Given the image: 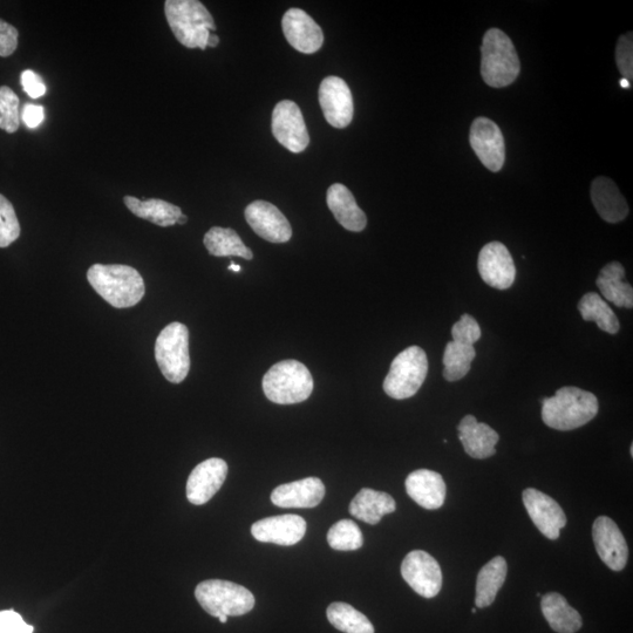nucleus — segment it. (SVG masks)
Here are the masks:
<instances>
[{"label": "nucleus", "instance_id": "obj_27", "mask_svg": "<svg viewBox=\"0 0 633 633\" xmlns=\"http://www.w3.org/2000/svg\"><path fill=\"white\" fill-rule=\"evenodd\" d=\"M541 608L550 628L558 633H575L582 628L581 615L557 592L544 595Z\"/></svg>", "mask_w": 633, "mask_h": 633}, {"label": "nucleus", "instance_id": "obj_32", "mask_svg": "<svg viewBox=\"0 0 633 633\" xmlns=\"http://www.w3.org/2000/svg\"><path fill=\"white\" fill-rule=\"evenodd\" d=\"M329 622L339 631L345 633H374V626L362 612L350 604L332 603L326 611Z\"/></svg>", "mask_w": 633, "mask_h": 633}, {"label": "nucleus", "instance_id": "obj_2", "mask_svg": "<svg viewBox=\"0 0 633 633\" xmlns=\"http://www.w3.org/2000/svg\"><path fill=\"white\" fill-rule=\"evenodd\" d=\"M600 410L595 394L578 389L562 387L554 397L542 401V420L557 431H573L587 425Z\"/></svg>", "mask_w": 633, "mask_h": 633}, {"label": "nucleus", "instance_id": "obj_7", "mask_svg": "<svg viewBox=\"0 0 633 633\" xmlns=\"http://www.w3.org/2000/svg\"><path fill=\"white\" fill-rule=\"evenodd\" d=\"M428 373L426 352L419 346H411L394 358L384 381L387 396L404 400L418 393Z\"/></svg>", "mask_w": 633, "mask_h": 633}, {"label": "nucleus", "instance_id": "obj_12", "mask_svg": "<svg viewBox=\"0 0 633 633\" xmlns=\"http://www.w3.org/2000/svg\"><path fill=\"white\" fill-rule=\"evenodd\" d=\"M478 269L483 282L494 289L507 290L515 282L516 267L505 244L490 242L482 248Z\"/></svg>", "mask_w": 633, "mask_h": 633}, {"label": "nucleus", "instance_id": "obj_28", "mask_svg": "<svg viewBox=\"0 0 633 633\" xmlns=\"http://www.w3.org/2000/svg\"><path fill=\"white\" fill-rule=\"evenodd\" d=\"M508 574L507 561L502 556L494 557L480 570L476 581V608L483 609L492 605L498 596Z\"/></svg>", "mask_w": 633, "mask_h": 633}, {"label": "nucleus", "instance_id": "obj_15", "mask_svg": "<svg viewBox=\"0 0 633 633\" xmlns=\"http://www.w3.org/2000/svg\"><path fill=\"white\" fill-rule=\"evenodd\" d=\"M245 220L251 229L271 243L289 242L292 237L290 223L274 204L255 201L245 209Z\"/></svg>", "mask_w": 633, "mask_h": 633}, {"label": "nucleus", "instance_id": "obj_23", "mask_svg": "<svg viewBox=\"0 0 633 633\" xmlns=\"http://www.w3.org/2000/svg\"><path fill=\"white\" fill-rule=\"evenodd\" d=\"M591 201L605 222L618 223L629 215V206L616 183L604 176L592 182Z\"/></svg>", "mask_w": 633, "mask_h": 633}, {"label": "nucleus", "instance_id": "obj_39", "mask_svg": "<svg viewBox=\"0 0 633 633\" xmlns=\"http://www.w3.org/2000/svg\"><path fill=\"white\" fill-rule=\"evenodd\" d=\"M32 625L13 610L0 611V633H33Z\"/></svg>", "mask_w": 633, "mask_h": 633}, {"label": "nucleus", "instance_id": "obj_29", "mask_svg": "<svg viewBox=\"0 0 633 633\" xmlns=\"http://www.w3.org/2000/svg\"><path fill=\"white\" fill-rule=\"evenodd\" d=\"M124 202L135 216L160 227L174 226L182 215L180 207L159 199L141 201L134 196H125Z\"/></svg>", "mask_w": 633, "mask_h": 633}, {"label": "nucleus", "instance_id": "obj_5", "mask_svg": "<svg viewBox=\"0 0 633 633\" xmlns=\"http://www.w3.org/2000/svg\"><path fill=\"white\" fill-rule=\"evenodd\" d=\"M308 367L297 360H283L271 367L263 378V391L272 403L294 405L308 400L313 391Z\"/></svg>", "mask_w": 633, "mask_h": 633}, {"label": "nucleus", "instance_id": "obj_17", "mask_svg": "<svg viewBox=\"0 0 633 633\" xmlns=\"http://www.w3.org/2000/svg\"><path fill=\"white\" fill-rule=\"evenodd\" d=\"M228 475L227 462L211 458L193 469L187 482V499L195 506L206 505L223 486Z\"/></svg>", "mask_w": 633, "mask_h": 633}, {"label": "nucleus", "instance_id": "obj_33", "mask_svg": "<svg viewBox=\"0 0 633 633\" xmlns=\"http://www.w3.org/2000/svg\"><path fill=\"white\" fill-rule=\"evenodd\" d=\"M476 356L474 346L449 342L444 353V378L447 381H458L465 378Z\"/></svg>", "mask_w": 633, "mask_h": 633}, {"label": "nucleus", "instance_id": "obj_35", "mask_svg": "<svg viewBox=\"0 0 633 633\" xmlns=\"http://www.w3.org/2000/svg\"><path fill=\"white\" fill-rule=\"evenodd\" d=\"M20 127L19 98L8 86L0 87V129L10 134Z\"/></svg>", "mask_w": 633, "mask_h": 633}, {"label": "nucleus", "instance_id": "obj_22", "mask_svg": "<svg viewBox=\"0 0 633 633\" xmlns=\"http://www.w3.org/2000/svg\"><path fill=\"white\" fill-rule=\"evenodd\" d=\"M459 439L465 452L473 459H488L495 455L496 445L500 440L498 432L473 415H466L458 426Z\"/></svg>", "mask_w": 633, "mask_h": 633}, {"label": "nucleus", "instance_id": "obj_44", "mask_svg": "<svg viewBox=\"0 0 633 633\" xmlns=\"http://www.w3.org/2000/svg\"><path fill=\"white\" fill-rule=\"evenodd\" d=\"M187 221H188V217H187L186 215H183V214H182V215L180 216V219H179V220H178V222H176V223H178V224H186V223H187Z\"/></svg>", "mask_w": 633, "mask_h": 633}, {"label": "nucleus", "instance_id": "obj_34", "mask_svg": "<svg viewBox=\"0 0 633 633\" xmlns=\"http://www.w3.org/2000/svg\"><path fill=\"white\" fill-rule=\"evenodd\" d=\"M328 542L332 549L353 551L363 547L364 537L357 523L351 520H342L330 528Z\"/></svg>", "mask_w": 633, "mask_h": 633}, {"label": "nucleus", "instance_id": "obj_48", "mask_svg": "<svg viewBox=\"0 0 633 633\" xmlns=\"http://www.w3.org/2000/svg\"><path fill=\"white\" fill-rule=\"evenodd\" d=\"M472 612H473V614H476V608H474V609L472 610Z\"/></svg>", "mask_w": 633, "mask_h": 633}, {"label": "nucleus", "instance_id": "obj_46", "mask_svg": "<svg viewBox=\"0 0 633 633\" xmlns=\"http://www.w3.org/2000/svg\"><path fill=\"white\" fill-rule=\"evenodd\" d=\"M229 269L233 270L235 272H240L241 271L240 265H237V264H234V263L230 265Z\"/></svg>", "mask_w": 633, "mask_h": 633}, {"label": "nucleus", "instance_id": "obj_16", "mask_svg": "<svg viewBox=\"0 0 633 633\" xmlns=\"http://www.w3.org/2000/svg\"><path fill=\"white\" fill-rule=\"evenodd\" d=\"M595 547L598 556L614 571H622L629 558V548L625 537L614 520L608 516H600L592 527Z\"/></svg>", "mask_w": 633, "mask_h": 633}, {"label": "nucleus", "instance_id": "obj_42", "mask_svg": "<svg viewBox=\"0 0 633 633\" xmlns=\"http://www.w3.org/2000/svg\"><path fill=\"white\" fill-rule=\"evenodd\" d=\"M45 118L44 107L25 104L22 113H20V120H23L27 128H37L43 124Z\"/></svg>", "mask_w": 633, "mask_h": 633}, {"label": "nucleus", "instance_id": "obj_10", "mask_svg": "<svg viewBox=\"0 0 633 633\" xmlns=\"http://www.w3.org/2000/svg\"><path fill=\"white\" fill-rule=\"evenodd\" d=\"M401 575L417 594L425 598L437 596L442 588L439 563L426 551H411L401 564Z\"/></svg>", "mask_w": 633, "mask_h": 633}, {"label": "nucleus", "instance_id": "obj_6", "mask_svg": "<svg viewBox=\"0 0 633 633\" xmlns=\"http://www.w3.org/2000/svg\"><path fill=\"white\" fill-rule=\"evenodd\" d=\"M195 597L202 609L216 618L222 615L243 616L255 607L251 591L229 581H204L197 585Z\"/></svg>", "mask_w": 633, "mask_h": 633}, {"label": "nucleus", "instance_id": "obj_31", "mask_svg": "<svg viewBox=\"0 0 633 633\" xmlns=\"http://www.w3.org/2000/svg\"><path fill=\"white\" fill-rule=\"evenodd\" d=\"M578 310L585 322H595L598 328L610 335H616L621 330L616 313L596 292L584 295L578 303Z\"/></svg>", "mask_w": 633, "mask_h": 633}, {"label": "nucleus", "instance_id": "obj_11", "mask_svg": "<svg viewBox=\"0 0 633 633\" xmlns=\"http://www.w3.org/2000/svg\"><path fill=\"white\" fill-rule=\"evenodd\" d=\"M469 142L483 166L490 172H500L506 161V145L500 127L493 120H474Z\"/></svg>", "mask_w": 633, "mask_h": 633}, {"label": "nucleus", "instance_id": "obj_25", "mask_svg": "<svg viewBox=\"0 0 633 633\" xmlns=\"http://www.w3.org/2000/svg\"><path fill=\"white\" fill-rule=\"evenodd\" d=\"M396 501L390 494L364 488L355 496L350 505V514L366 523L378 524L387 514L396 512Z\"/></svg>", "mask_w": 633, "mask_h": 633}, {"label": "nucleus", "instance_id": "obj_40", "mask_svg": "<svg viewBox=\"0 0 633 633\" xmlns=\"http://www.w3.org/2000/svg\"><path fill=\"white\" fill-rule=\"evenodd\" d=\"M19 32L15 26L0 19V57L12 56L18 47Z\"/></svg>", "mask_w": 633, "mask_h": 633}, {"label": "nucleus", "instance_id": "obj_43", "mask_svg": "<svg viewBox=\"0 0 633 633\" xmlns=\"http://www.w3.org/2000/svg\"><path fill=\"white\" fill-rule=\"evenodd\" d=\"M220 44V38L215 33H210L208 38V46L209 47H217Z\"/></svg>", "mask_w": 633, "mask_h": 633}, {"label": "nucleus", "instance_id": "obj_41", "mask_svg": "<svg viewBox=\"0 0 633 633\" xmlns=\"http://www.w3.org/2000/svg\"><path fill=\"white\" fill-rule=\"evenodd\" d=\"M22 86L27 95L32 99H39L44 97L46 93V86L39 74L31 70H26L22 73Z\"/></svg>", "mask_w": 633, "mask_h": 633}, {"label": "nucleus", "instance_id": "obj_21", "mask_svg": "<svg viewBox=\"0 0 633 633\" xmlns=\"http://www.w3.org/2000/svg\"><path fill=\"white\" fill-rule=\"evenodd\" d=\"M406 492L418 505L425 509H439L446 499V483L442 476L428 469H419L407 476Z\"/></svg>", "mask_w": 633, "mask_h": 633}, {"label": "nucleus", "instance_id": "obj_47", "mask_svg": "<svg viewBox=\"0 0 633 633\" xmlns=\"http://www.w3.org/2000/svg\"><path fill=\"white\" fill-rule=\"evenodd\" d=\"M219 619L222 624H226L228 622V616L226 615L220 616Z\"/></svg>", "mask_w": 633, "mask_h": 633}, {"label": "nucleus", "instance_id": "obj_18", "mask_svg": "<svg viewBox=\"0 0 633 633\" xmlns=\"http://www.w3.org/2000/svg\"><path fill=\"white\" fill-rule=\"evenodd\" d=\"M305 533L306 521L294 514L268 517L257 521L251 527V534L257 541L285 547L295 546L301 542Z\"/></svg>", "mask_w": 633, "mask_h": 633}, {"label": "nucleus", "instance_id": "obj_9", "mask_svg": "<svg viewBox=\"0 0 633 633\" xmlns=\"http://www.w3.org/2000/svg\"><path fill=\"white\" fill-rule=\"evenodd\" d=\"M271 128L279 144L292 153H302L310 144L301 108L294 101L284 100L276 105Z\"/></svg>", "mask_w": 633, "mask_h": 633}, {"label": "nucleus", "instance_id": "obj_1", "mask_svg": "<svg viewBox=\"0 0 633 633\" xmlns=\"http://www.w3.org/2000/svg\"><path fill=\"white\" fill-rule=\"evenodd\" d=\"M88 282L114 308H132L145 296L144 278L128 265L94 264L87 271Z\"/></svg>", "mask_w": 633, "mask_h": 633}, {"label": "nucleus", "instance_id": "obj_20", "mask_svg": "<svg viewBox=\"0 0 633 633\" xmlns=\"http://www.w3.org/2000/svg\"><path fill=\"white\" fill-rule=\"evenodd\" d=\"M325 496L321 479L306 478L278 486L271 494V502L281 508H315Z\"/></svg>", "mask_w": 633, "mask_h": 633}, {"label": "nucleus", "instance_id": "obj_26", "mask_svg": "<svg viewBox=\"0 0 633 633\" xmlns=\"http://www.w3.org/2000/svg\"><path fill=\"white\" fill-rule=\"evenodd\" d=\"M625 269L619 262H611L601 270L596 284L602 296L618 308H633V289L624 282Z\"/></svg>", "mask_w": 633, "mask_h": 633}, {"label": "nucleus", "instance_id": "obj_24", "mask_svg": "<svg viewBox=\"0 0 633 633\" xmlns=\"http://www.w3.org/2000/svg\"><path fill=\"white\" fill-rule=\"evenodd\" d=\"M328 206L336 220L349 231L360 233L367 226L364 211L358 207L355 196L340 183H335L328 190Z\"/></svg>", "mask_w": 633, "mask_h": 633}, {"label": "nucleus", "instance_id": "obj_36", "mask_svg": "<svg viewBox=\"0 0 633 633\" xmlns=\"http://www.w3.org/2000/svg\"><path fill=\"white\" fill-rule=\"evenodd\" d=\"M20 236V224L12 203L0 194V248H8Z\"/></svg>", "mask_w": 633, "mask_h": 633}, {"label": "nucleus", "instance_id": "obj_14", "mask_svg": "<svg viewBox=\"0 0 633 633\" xmlns=\"http://www.w3.org/2000/svg\"><path fill=\"white\" fill-rule=\"evenodd\" d=\"M319 104L326 121L332 127L345 128L353 119V98L350 87L343 79L328 77L319 87Z\"/></svg>", "mask_w": 633, "mask_h": 633}, {"label": "nucleus", "instance_id": "obj_8", "mask_svg": "<svg viewBox=\"0 0 633 633\" xmlns=\"http://www.w3.org/2000/svg\"><path fill=\"white\" fill-rule=\"evenodd\" d=\"M155 358L163 377L170 383L180 384L190 370L189 331L186 325L172 323L156 339Z\"/></svg>", "mask_w": 633, "mask_h": 633}, {"label": "nucleus", "instance_id": "obj_4", "mask_svg": "<svg viewBox=\"0 0 633 633\" xmlns=\"http://www.w3.org/2000/svg\"><path fill=\"white\" fill-rule=\"evenodd\" d=\"M481 74L485 83L494 88L512 85L519 77L521 65L515 46L499 29L486 32L481 47Z\"/></svg>", "mask_w": 633, "mask_h": 633}, {"label": "nucleus", "instance_id": "obj_30", "mask_svg": "<svg viewBox=\"0 0 633 633\" xmlns=\"http://www.w3.org/2000/svg\"><path fill=\"white\" fill-rule=\"evenodd\" d=\"M203 243L206 245L208 253L211 256H236L248 261L254 258L253 251L243 243L236 231L230 228H211L208 233L204 235Z\"/></svg>", "mask_w": 633, "mask_h": 633}, {"label": "nucleus", "instance_id": "obj_19", "mask_svg": "<svg viewBox=\"0 0 633 633\" xmlns=\"http://www.w3.org/2000/svg\"><path fill=\"white\" fill-rule=\"evenodd\" d=\"M285 38L295 50L305 54L322 49L324 33L315 20L301 9H290L282 20Z\"/></svg>", "mask_w": 633, "mask_h": 633}, {"label": "nucleus", "instance_id": "obj_13", "mask_svg": "<svg viewBox=\"0 0 633 633\" xmlns=\"http://www.w3.org/2000/svg\"><path fill=\"white\" fill-rule=\"evenodd\" d=\"M522 498L524 507L537 529L547 539L557 540L561 529L567 524V516L561 506L553 498L535 488L524 490Z\"/></svg>", "mask_w": 633, "mask_h": 633}, {"label": "nucleus", "instance_id": "obj_37", "mask_svg": "<svg viewBox=\"0 0 633 633\" xmlns=\"http://www.w3.org/2000/svg\"><path fill=\"white\" fill-rule=\"evenodd\" d=\"M453 342L474 346L481 338V329L476 319L471 315H464L452 328Z\"/></svg>", "mask_w": 633, "mask_h": 633}, {"label": "nucleus", "instance_id": "obj_38", "mask_svg": "<svg viewBox=\"0 0 633 633\" xmlns=\"http://www.w3.org/2000/svg\"><path fill=\"white\" fill-rule=\"evenodd\" d=\"M616 63L624 79L633 78V39L632 32L623 34L616 47Z\"/></svg>", "mask_w": 633, "mask_h": 633}, {"label": "nucleus", "instance_id": "obj_3", "mask_svg": "<svg viewBox=\"0 0 633 633\" xmlns=\"http://www.w3.org/2000/svg\"><path fill=\"white\" fill-rule=\"evenodd\" d=\"M167 22L174 36L188 49L206 50L209 34L216 31L213 16L199 0H167Z\"/></svg>", "mask_w": 633, "mask_h": 633}, {"label": "nucleus", "instance_id": "obj_45", "mask_svg": "<svg viewBox=\"0 0 633 633\" xmlns=\"http://www.w3.org/2000/svg\"><path fill=\"white\" fill-rule=\"evenodd\" d=\"M621 86L623 88H630L631 87L630 81L623 78L621 80Z\"/></svg>", "mask_w": 633, "mask_h": 633}]
</instances>
